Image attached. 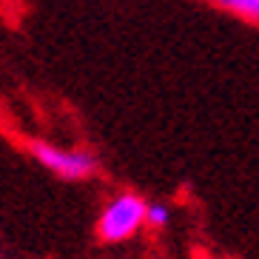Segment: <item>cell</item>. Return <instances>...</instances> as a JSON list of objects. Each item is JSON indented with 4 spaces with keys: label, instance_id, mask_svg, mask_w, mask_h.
<instances>
[{
    "label": "cell",
    "instance_id": "6da1fadb",
    "mask_svg": "<svg viewBox=\"0 0 259 259\" xmlns=\"http://www.w3.org/2000/svg\"><path fill=\"white\" fill-rule=\"evenodd\" d=\"M145 211H148V202L125 191L103 208L97 220V236L103 242H125L145 225Z\"/></svg>",
    "mask_w": 259,
    "mask_h": 259
},
{
    "label": "cell",
    "instance_id": "7a4b0ae2",
    "mask_svg": "<svg viewBox=\"0 0 259 259\" xmlns=\"http://www.w3.org/2000/svg\"><path fill=\"white\" fill-rule=\"evenodd\" d=\"M29 148L40 165H46L63 180H89L97 174V160L89 151H63L49 143H31Z\"/></svg>",
    "mask_w": 259,
    "mask_h": 259
},
{
    "label": "cell",
    "instance_id": "3957f363",
    "mask_svg": "<svg viewBox=\"0 0 259 259\" xmlns=\"http://www.w3.org/2000/svg\"><path fill=\"white\" fill-rule=\"evenodd\" d=\"M211 3L236 17H242V20L259 23V0H211Z\"/></svg>",
    "mask_w": 259,
    "mask_h": 259
},
{
    "label": "cell",
    "instance_id": "277c9868",
    "mask_svg": "<svg viewBox=\"0 0 259 259\" xmlns=\"http://www.w3.org/2000/svg\"><path fill=\"white\" fill-rule=\"evenodd\" d=\"M145 225L148 228H165L168 225V208L160 205V202H154V205H148V211H145Z\"/></svg>",
    "mask_w": 259,
    "mask_h": 259
}]
</instances>
